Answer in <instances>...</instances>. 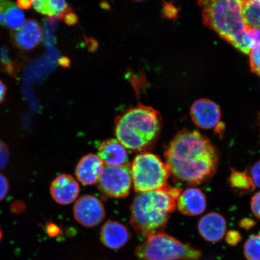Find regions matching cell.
I'll use <instances>...</instances> for the list:
<instances>
[{"mask_svg":"<svg viewBox=\"0 0 260 260\" xmlns=\"http://www.w3.org/2000/svg\"><path fill=\"white\" fill-rule=\"evenodd\" d=\"M32 3L36 11L50 18L63 19L72 11L66 0H32Z\"/></svg>","mask_w":260,"mask_h":260,"instance_id":"obj_17","label":"cell"},{"mask_svg":"<svg viewBox=\"0 0 260 260\" xmlns=\"http://www.w3.org/2000/svg\"><path fill=\"white\" fill-rule=\"evenodd\" d=\"M133 186L136 192L160 189L168 186L170 172L157 155L143 152L131 165Z\"/></svg>","mask_w":260,"mask_h":260,"instance_id":"obj_6","label":"cell"},{"mask_svg":"<svg viewBox=\"0 0 260 260\" xmlns=\"http://www.w3.org/2000/svg\"><path fill=\"white\" fill-rule=\"evenodd\" d=\"M206 195L198 188H188L181 191L177 201V209L185 216L200 215L206 210Z\"/></svg>","mask_w":260,"mask_h":260,"instance_id":"obj_12","label":"cell"},{"mask_svg":"<svg viewBox=\"0 0 260 260\" xmlns=\"http://www.w3.org/2000/svg\"><path fill=\"white\" fill-rule=\"evenodd\" d=\"M127 227L117 221H107L102 226L100 240L103 245L113 250L121 248L131 238Z\"/></svg>","mask_w":260,"mask_h":260,"instance_id":"obj_14","label":"cell"},{"mask_svg":"<svg viewBox=\"0 0 260 260\" xmlns=\"http://www.w3.org/2000/svg\"><path fill=\"white\" fill-rule=\"evenodd\" d=\"M0 5L4 14V27L16 30L21 27L25 21V15L14 3L9 0H0Z\"/></svg>","mask_w":260,"mask_h":260,"instance_id":"obj_18","label":"cell"},{"mask_svg":"<svg viewBox=\"0 0 260 260\" xmlns=\"http://www.w3.org/2000/svg\"><path fill=\"white\" fill-rule=\"evenodd\" d=\"M250 65L253 73L260 75V47L250 51Z\"/></svg>","mask_w":260,"mask_h":260,"instance_id":"obj_24","label":"cell"},{"mask_svg":"<svg viewBox=\"0 0 260 260\" xmlns=\"http://www.w3.org/2000/svg\"><path fill=\"white\" fill-rule=\"evenodd\" d=\"M63 20H64L68 25H74L77 23L78 18L77 15L75 14L73 11H71L65 15Z\"/></svg>","mask_w":260,"mask_h":260,"instance_id":"obj_30","label":"cell"},{"mask_svg":"<svg viewBox=\"0 0 260 260\" xmlns=\"http://www.w3.org/2000/svg\"><path fill=\"white\" fill-rule=\"evenodd\" d=\"M190 113L194 124L204 129L218 128L222 117L219 106L206 99L194 102L191 106Z\"/></svg>","mask_w":260,"mask_h":260,"instance_id":"obj_9","label":"cell"},{"mask_svg":"<svg viewBox=\"0 0 260 260\" xmlns=\"http://www.w3.org/2000/svg\"><path fill=\"white\" fill-rule=\"evenodd\" d=\"M24 204L23 203L20 202H16L14 204H13L11 209L13 211L16 212H20V211L24 210Z\"/></svg>","mask_w":260,"mask_h":260,"instance_id":"obj_34","label":"cell"},{"mask_svg":"<svg viewBox=\"0 0 260 260\" xmlns=\"http://www.w3.org/2000/svg\"><path fill=\"white\" fill-rule=\"evenodd\" d=\"M17 6L23 10H28L32 6V0H17Z\"/></svg>","mask_w":260,"mask_h":260,"instance_id":"obj_32","label":"cell"},{"mask_svg":"<svg viewBox=\"0 0 260 260\" xmlns=\"http://www.w3.org/2000/svg\"><path fill=\"white\" fill-rule=\"evenodd\" d=\"M229 181L231 186L240 191H250L255 187L251 177L246 172L232 170Z\"/></svg>","mask_w":260,"mask_h":260,"instance_id":"obj_20","label":"cell"},{"mask_svg":"<svg viewBox=\"0 0 260 260\" xmlns=\"http://www.w3.org/2000/svg\"><path fill=\"white\" fill-rule=\"evenodd\" d=\"M204 24L245 54L251 50L247 45L248 27L244 20V0H198Z\"/></svg>","mask_w":260,"mask_h":260,"instance_id":"obj_3","label":"cell"},{"mask_svg":"<svg viewBox=\"0 0 260 260\" xmlns=\"http://www.w3.org/2000/svg\"><path fill=\"white\" fill-rule=\"evenodd\" d=\"M161 127L159 112L142 105L129 109L115 120L117 140L133 151H144L153 144Z\"/></svg>","mask_w":260,"mask_h":260,"instance_id":"obj_4","label":"cell"},{"mask_svg":"<svg viewBox=\"0 0 260 260\" xmlns=\"http://www.w3.org/2000/svg\"><path fill=\"white\" fill-rule=\"evenodd\" d=\"M251 209L253 215L260 219V190L253 195L251 201Z\"/></svg>","mask_w":260,"mask_h":260,"instance_id":"obj_27","label":"cell"},{"mask_svg":"<svg viewBox=\"0 0 260 260\" xmlns=\"http://www.w3.org/2000/svg\"><path fill=\"white\" fill-rule=\"evenodd\" d=\"M68 63H69V62H68V60L66 58H61L60 60V64L62 65V66H64V65L67 66Z\"/></svg>","mask_w":260,"mask_h":260,"instance_id":"obj_35","label":"cell"},{"mask_svg":"<svg viewBox=\"0 0 260 260\" xmlns=\"http://www.w3.org/2000/svg\"><path fill=\"white\" fill-rule=\"evenodd\" d=\"M9 158V151L8 146L0 140V170H2L8 165Z\"/></svg>","mask_w":260,"mask_h":260,"instance_id":"obj_25","label":"cell"},{"mask_svg":"<svg viewBox=\"0 0 260 260\" xmlns=\"http://www.w3.org/2000/svg\"><path fill=\"white\" fill-rule=\"evenodd\" d=\"M50 193L56 203L61 205L70 204L79 196V184L71 175L61 174L52 182Z\"/></svg>","mask_w":260,"mask_h":260,"instance_id":"obj_11","label":"cell"},{"mask_svg":"<svg viewBox=\"0 0 260 260\" xmlns=\"http://www.w3.org/2000/svg\"><path fill=\"white\" fill-rule=\"evenodd\" d=\"M0 67L13 77L18 76L19 71V63L11 56L9 48L3 46L0 48Z\"/></svg>","mask_w":260,"mask_h":260,"instance_id":"obj_21","label":"cell"},{"mask_svg":"<svg viewBox=\"0 0 260 260\" xmlns=\"http://www.w3.org/2000/svg\"><path fill=\"white\" fill-rule=\"evenodd\" d=\"M6 95V86L3 81L0 80V104L4 102Z\"/></svg>","mask_w":260,"mask_h":260,"instance_id":"obj_33","label":"cell"},{"mask_svg":"<svg viewBox=\"0 0 260 260\" xmlns=\"http://www.w3.org/2000/svg\"><path fill=\"white\" fill-rule=\"evenodd\" d=\"M133 1L141 2L145 1V0H133Z\"/></svg>","mask_w":260,"mask_h":260,"instance_id":"obj_37","label":"cell"},{"mask_svg":"<svg viewBox=\"0 0 260 260\" xmlns=\"http://www.w3.org/2000/svg\"><path fill=\"white\" fill-rule=\"evenodd\" d=\"M227 228L226 220L222 215L216 212H210L201 217L198 225V232L207 242L220 241L225 236Z\"/></svg>","mask_w":260,"mask_h":260,"instance_id":"obj_13","label":"cell"},{"mask_svg":"<svg viewBox=\"0 0 260 260\" xmlns=\"http://www.w3.org/2000/svg\"><path fill=\"white\" fill-rule=\"evenodd\" d=\"M248 1H249V0H244V2H245V3L246 2H248Z\"/></svg>","mask_w":260,"mask_h":260,"instance_id":"obj_38","label":"cell"},{"mask_svg":"<svg viewBox=\"0 0 260 260\" xmlns=\"http://www.w3.org/2000/svg\"><path fill=\"white\" fill-rule=\"evenodd\" d=\"M99 189L107 197L122 198L128 196L132 186L131 164L106 166L99 182Z\"/></svg>","mask_w":260,"mask_h":260,"instance_id":"obj_7","label":"cell"},{"mask_svg":"<svg viewBox=\"0 0 260 260\" xmlns=\"http://www.w3.org/2000/svg\"><path fill=\"white\" fill-rule=\"evenodd\" d=\"M246 35L247 45L250 50L260 47V28L248 27Z\"/></svg>","mask_w":260,"mask_h":260,"instance_id":"obj_23","label":"cell"},{"mask_svg":"<svg viewBox=\"0 0 260 260\" xmlns=\"http://www.w3.org/2000/svg\"><path fill=\"white\" fill-rule=\"evenodd\" d=\"M181 188L167 186L138 193L130 207V223L135 232L147 237L161 233L177 208Z\"/></svg>","mask_w":260,"mask_h":260,"instance_id":"obj_2","label":"cell"},{"mask_svg":"<svg viewBox=\"0 0 260 260\" xmlns=\"http://www.w3.org/2000/svg\"><path fill=\"white\" fill-rule=\"evenodd\" d=\"M177 10L175 8L174 6L170 4H166L164 6V13L166 16L168 18H173L175 15H177Z\"/></svg>","mask_w":260,"mask_h":260,"instance_id":"obj_31","label":"cell"},{"mask_svg":"<svg viewBox=\"0 0 260 260\" xmlns=\"http://www.w3.org/2000/svg\"><path fill=\"white\" fill-rule=\"evenodd\" d=\"M46 232L50 237H56L60 232V228L53 223H48L46 226Z\"/></svg>","mask_w":260,"mask_h":260,"instance_id":"obj_29","label":"cell"},{"mask_svg":"<svg viewBox=\"0 0 260 260\" xmlns=\"http://www.w3.org/2000/svg\"><path fill=\"white\" fill-rule=\"evenodd\" d=\"M165 157L170 174L192 185L212 176L219 162L217 149L210 140L195 130H182L175 135Z\"/></svg>","mask_w":260,"mask_h":260,"instance_id":"obj_1","label":"cell"},{"mask_svg":"<svg viewBox=\"0 0 260 260\" xmlns=\"http://www.w3.org/2000/svg\"><path fill=\"white\" fill-rule=\"evenodd\" d=\"M9 191V182L7 177L0 173V201L7 196Z\"/></svg>","mask_w":260,"mask_h":260,"instance_id":"obj_28","label":"cell"},{"mask_svg":"<svg viewBox=\"0 0 260 260\" xmlns=\"http://www.w3.org/2000/svg\"><path fill=\"white\" fill-rule=\"evenodd\" d=\"M74 218L81 225L96 226L102 222L106 211L102 201L92 195H84L78 199L73 209Z\"/></svg>","mask_w":260,"mask_h":260,"instance_id":"obj_8","label":"cell"},{"mask_svg":"<svg viewBox=\"0 0 260 260\" xmlns=\"http://www.w3.org/2000/svg\"><path fill=\"white\" fill-rule=\"evenodd\" d=\"M139 260H198L203 253L189 243H184L164 233L146 238L135 249Z\"/></svg>","mask_w":260,"mask_h":260,"instance_id":"obj_5","label":"cell"},{"mask_svg":"<svg viewBox=\"0 0 260 260\" xmlns=\"http://www.w3.org/2000/svg\"><path fill=\"white\" fill-rule=\"evenodd\" d=\"M43 38L40 22L28 19L21 27L11 32V40L15 47L22 51H30L37 47Z\"/></svg>","mask_w":260,"mask_h":260,"instance_id":"obj_10","label":"cell"},{"mask_svg":"<svg viewBox=\"0 0 260 260\" xmlns=\"http://www.w3.org/2000/svg\"><path fill=\"white\" fill-rule=\"evenodd\" d=\"M243 15L247 27L260 28V0H249L243 6Z\"/></svg>","mask_w":260,"mask_h":260,"instance_id":"obj_19","label":"cell"},{"mask_svg":"<svg viewBox=\"0 0 260 260\" xmlns=\"http://www.w3.org/2000/svg\"><path fill=\"white\" fill-rule=\"evenodd\" d=\"M249 175L255 187L260 188V160L252 166Z\"/></svg>","mask_w":260,"mask_h":260,"instance_id":"obj_26","label":"cell"},{"mask_svg":"<svg viewBox=\"0 0 260 260\" xmlns=\"http://www.w3.org/2000/svg\"><path fill=\"white\" fill-rule=\"evenodd\" d=\"M104 168V162L99 155L89 154L78 162L76 175L83 184L93 185L99 182Z\"/></svg>","mask_w":260,"mask_h":260,"instance_id":"obj_15","label":"cell"},{"mask_svg":"<svg viewBox=\"0 0 260 260\" xmlns=\"http://www.w3.org/2000/svg\"><path fill=\"white\" fill-rule=\"evenodd\" d=\"M243 252L247 260H260V235H253L246 240Z\"/></svg>","mask_w":260,"mask_h":260,"instance_id":"obj_22","label":"cell"},{"mask_svg":"<svg viewBox=\"0 0 260 260\" xmlns=\"http://www.w3.org/2000/svg\"><path fill=\"white\" fill-rule=\"evenodd\" d=\"M2 237H3V233H2L1 229H0V241H1Z\"/></svg>","mask_w":260,"mask_h":260,"instance_id":"obj_36","label":"cell"},{"mask_svg":"<svg viewBox=\"0 0 260 260\" xmlns=\"http://www.w3.org/2000/svg\"><path fill=\"white\" fill-rule=\"evenodd\" d=\"M99 157L110 167L127 164L128 152L126 148L117 139H110L102 142L98 146Z\"/></svg>","mask_w":260,"mask_h":260,"instance_id":"obj_16","label":"cell"}]
</instances>
